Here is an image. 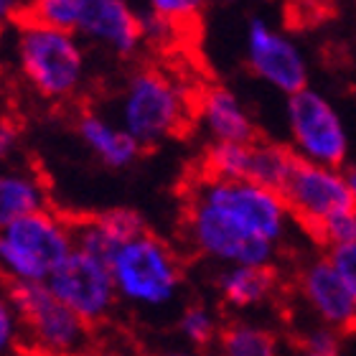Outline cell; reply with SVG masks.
I'll list each match as a JSON object with an SVG mask.
<instances>
[{"instance_id": "6da1fadb", "label": "cell", "mask_w": 356, "mask_h": 356, "mask_svg": "<svg viewBox=\"0 0 356 356\" xmlns=\"http://www.w3.org/2000/svg\"><path fill=\"white\" fill-rule=\"evenodd\" d=\"M74 250V227L38 209L0 227V277L13 282H46L51 270Z\"/></svg>"}, {"instance_id": "7a4b0ae2", "label": "cell", "mask_w": 356, "mask_h": 356, "mask_svg": "<svg viewBox=\"0 0 356 356\" xmlns=\"http://www.w3.org/2000/svg\"><path fill=\"white\" fill-rule=\"evenodd\" d=\"M18 61L31 87L49 99H64L82 84L84 54L76 44L74 31L23 18Z\"/></svg>"}, {"instance_id": "3957f363", "label": "cell", "mask_w": 356, "mask_h": 356, "mask_svg": "<svg viewBox=\"0 0 356 356\" xmlns=\"http://www.w3.org/2000/svg\"><path fill=\"white\" fill-rule=\"evenodd\" d=\"M110 270L118 296L140 308H163L176 298L181 285V267L173 252L148 232L120 245Z\"/></svg>"}, {"instance_id": "277c9868", "label": "cell", "mask_w": 356, "mask_h": 356, "mask_svg": "<svg viewBox=\"0 0 356 356\" xmlns=\"http://www.w3.org/2000/svg\"><path fill=\"white\" fill-rule=\"evenodd\" d=\"M186 232L201 254L227 265H270L273 257V239L252 232L227 209L196 193L186 214Z\"/></svg>"}, {"instance_id": "5b68a950", "label": "cell", "mask_w": 356, "mask_h": 356, "mask_svg": "<svg viewBox=\"0 0 356 356\" xmlns=\"http://www.w3.org/2000/svg\"><path fill=\"white\" fill-rule=\"evenodd\" d=\"M8 298L18 311L23 334L36 349L72 354L87 343L89 323L54 296L46 282H13Z\"/></svg>"}, {"instance_id": "8992f818", "label": "cell", "mask_w": 356, "mask_h": 356, "mask_svg": "<svg viewBox=\"0 0 356 356\" xmlns=\"http://www.w3.org/2000/svg\"><path fill=\"white\" fill-rule=\"evenodd\" d=\"M120 118L122 127L143 148L156 145L184 127L186 99L168 76L156 69H145L127 82Z\"/></svg>"}, {"instance_id": "52a82bcc", "label": "cell", "mask_w": 356, "mask_h": 356, "mask_svg": "<svg viewBox=\"0 0 356 356\" xmlns=\"http://www.w3.org/2000/svg\"><path fill=\"white\" fill-rule=\"evenodd\" d=\"M280 193L288 204L290 216L318 245H323L326 216L343 211V209H356L354 193H351L346 176H339L331 165L316 163L300 153L293 161V168L285 178Z\"/></svg>"}, {"instance_id": "ba28073f", "label": "cell", "mask_w": 356, "mask_h": 356, "mask_svg": "<svg viewBox=\"0 0 356 356\" xmlns=\"http://www.w3.org/2000/svg\"><path fill=\"white\" fill-rule=\"evenodd\" d=\"M46 285L87 323L102 321L120 298L110 265L79 247H74L54 267L46 277Z\"/></svg>"}, {"instance_id": "9c48e42d", "label": "cell", "mask_w": 356, "mask_h": 356, "mask_svg": "<svg viewBox=\"0 0 356 356\" xmlns=\"http://www.w3.org/2000/svg\"><path fill=\"white\" fill-rule=\"evenodd\" d=\"M196 196L227 209L239 222L267 239H280L288 219V204L280 191L267 188L247 178H211L204 176L196 186Z\"/></svg>"}, {"instance_id": "30bf717a", "label": "cell", "mask_w": 356, "mask_h": 356, "mask_svg": "<svg viewBox=\"0 0 356 356\" xmlns=\"http://www.w3.org/2000/svg\"><path fill=\"white\" fill-rule=\"evenodd\" d=\"M290 130L300 156L339 168L346 158V133L334 107L311 89L293 92L288 102Z\"/></svg>"}, {"instance_id": "8fae6325", "label": "cell", "mask_w": 356, "mask_h": 356, "mask_svg": "<svg viewBox=\"0 0 356 356\" xmlns=\"http://www.w3.org/2000/svg\"><path fill=\"white\" fill-rule=\"evenodd\" d=\"M247 56L250 64L262 79L282 89V92H300L308 84V69L303 56L288 38L267 29L265 21H252L247 33Z\"/></svg>"}, {"instance_id": "7c38bea8", "label": "cell", "mask_w": 356, "mask_h": 356, "mask_svg": "<svg viewBox=\"0 0 356 356\" xmlns=\"http://www.w3.org/2000/svg\"><path fill=\"white\" fill-rule=\"evenodd\" d=\"M76 31L120 56H130L143 41L140 15L125 0H84Z\"/></svg>"}, {"instance_id": "4fadbf2b", "label": "cell", "mask_w": 356, "mask_h": 356, "mask_svg": "<svg viewBox=\"0 0 356 356\" xmlns=\"http://www.w3.org/2000/svg\"><path fill=\"white\" fill-rule=\"evenodd\" d=\"M303 293L308 303L316 308L321 318L328 326L339 328L343 334L356 331V296L336 270V265L328 260L313 262L303 273Z\"/></svg>"}, {"instance_id": "5bb4252c", "label": "cell", "mask_w": 356, "mask_h": 356, "mask_svg": "<svg viewBox=\"0 0 356 356\" xmlns=\"http://www.w3.org/2000/svg\"><path fill=\"white\" fill-rule=\"evenodd\" d=\"M199 115L214 140L247 143L254 140V127L242 110V104L229 89L211 87L199 99Z\"/></svg>"}, {"instance_id": "9a60e30c", "label": "cell", "mask_w": 356, "mask_h": 356, "mask_svg": "<svg viewBox=\"0 0 356 356\" xmlns=\"http://www.w3.org/2000/svg\"><path fill=\"white\" fill-rule=\"evenodd\" d=\"M76 127H79L84 145L110 168H127L140 156V143L125 127L112 125L99 115H84Z\"/></svg>"}, {"instance_id": "2e32d148", "label": "cell", "mask_w": 356, "mask_h": 356, "mask_svg": "<svg viewBox=\"0 0 356 356\" xmlns=\"http://www.w3.org/2000/svg\"><path fill=\"white\" fill-rule=\"evenodd\" d=\"M275 285L270 265H229L219 275V293L232 308H250L262 303Z\"/></svg>"}, {"instance_id": "e0dca14e", "label": "cell", "mask_w": 356, "mask_h": 356, "mask_svg": "<svg viewBox=\"0 0 356 356\" xmlns=\"http://www.w3.org/2000/svg\"><path fill=\"white\" fill-rule=\"evenodd\" d=\"M44 199L46 191L36 176L21 171H3L0 173V227L44 209Z\"/></svg>"}, {"instance_id": "ac0fdd59", "label": "cell", "mask_w": 356, "mask_h": 356, "mask_svg": "<svg viewBox=\"0 0 356 356\" xmlns=\"http://www.w3.org/2000/svg\"><path fill=\"white\" fill-rule=\"evenodd\" d=\"M298 153H293L290 148H282V145H275V143L267 140H250V161H247V181H254V184H262L267 188H275L280 191L285 186V178H288L290 168H293V161H296Z\"/></svg>"}, {"instance_id": "d6986e66", "label": "cell", "mask_w": 356, "mask_h": 356, "mask_svg": "<svg viewBox=\"0 0 356 356\" xmlns=\"http://www.w3.org/2000/svg\"><path fill=\"white\" fill-rule=\"evenodd\" d=\"M222 349L229 356H273L275 339L262 328L239 323L222 334Z\"/></svg>"}, {"instance_id": "ffe728a7", "label": "cell", "mask_w": 356, "mask_h": 356, "mask_svg": "<svg viewBox=\"0 0 356 356\" xmlns=\"http://www.w3.org/2000/svg\"><path fill=\"white\" fill-rule=\"evenodd\" d=\"M84 0H33L23 18L46 23L54 29L76 31Z\"/></svg>"}, {"instance_id": "44dd1931", "label": "cell", "mask_w": 356, "mask_h": 356, "mask_svg": "<svg viewBox=\"0 0 356 356\" xmlns=\"http://www.w3.org/2000/svg\"><path fill=\"white\" fill-rule=\"evenodd\" d=\"M95 219L118 245H125L127 239H133L145 232L143 216L135 214L133 209H112V211H104V214L95 216Z\"/></svg>"}, {"instance_id": "7402d4cb", "label": "cell", "mask_w": 356, "mask_h": 356, "mask_svg": "<svg viewBox=\"0 0 356 356\" xmlns=\"http://www.w3.org/2000/svg\"><path fill=\"white\" fill-rule=\"evenodd\" d=\"M181 334L193 346H209L216 336V321L207 308L193 305L181 316Z\"/></svg>"}, {"instance_id": "603a6c76", "label": "cell", "mask_w": 356, "mask_h": 356, "mask_svg": "<svg viewBox=\"0 0 356 356\" xmlns=\"http://www.w3.org/2000/svg\"><path fill=\"white\" fill-rule=\"evenodd\" d=\"M356 242V209H343L326 216L323 222V245L339 247Z\"/></svg>"}, {"instance_id": "cb8c5ba5", "label": "cell", "mask_w": 356, "mask_h": 356, "mask_svg": "<svg viewBox=\"0 0 356 356\" xmlns=\"http://www.w3.org/2000/svg\"><path fill=\"white\" fill-rule=\"evenodd\" d=\"M23 336L21 318L10 298H0V354L10 351Z\"/></svg>"}, {"instance_id": "d4e9b609", "label": "cell", "mask_w": 356, "mask_h": 356, "mask_svg": "<svg viewBox=\"0 0 356 356\" xmlns=\"http://www.w3.org/2000/svg\"><path fill=\"white\" fill-rule=\"evenodd\" d=\"M150 10L165 15L176 23L193 21L201 10V0H150Z\"/></svg>"}, {"instance_id": "484cf974", "label": "cell", "mask_w": 356, "mask_h": 356, "mask_svg": "<svg viewBox=\"0 0 356 356\" xmlns=\"http://www.w3.org/2000/svg\"><path fill=\"white\" fill-rule=\"evenodd\" d=\"M300 346H303L305 354L334 356V354H339V349H341V341H339L336 331H331V328H321V331H313V334L305 336L303 341H300Z\"/></svg>"}, {"instance_id": "4316f807", "label": "cell", "mask_w": 356, "mask_h": 356, "mask_svg": "<svg viewBox=\"0 0 356 356\" xmlns=\"http://www.w3.org/2000/svg\"><path fill=\"white\" fill-rule=\"evenodd\" d=\"M331 262H334L336 270L341 273V277L346 280V285H349L351 293L356 296V242L334 247Z\"/></svg>"}, {"instance_id": "83f0119b", "label": "cell", "mask_w": 356, "mask_h": 356, "mask_svg": "<svg viewBox=\"0 0 356 356\" xmlns=\"http://www.w3.org/2000/svg\"><path fill=\"white\" fill-rule=\"evenodd\" d=\"M15 143H18V130H15V125L10 120L0 115V161H6L13 153Z\"/></svg>"}, {"instance_id": "f1b7e54d", "label": "cell", "mask_w": 356, "mask_h": 356, "mask_svg": "<svg viewBox=\"0 0 356 356\" xmlns=\"http://www.w3.org/2000/svg\"><path fill=\"white\" fill-rule=\"evenodd\" d=\"M15 13H18V3L15 0H0V23L10 21Z\"/></svg>"}, {"instance_id": "f546056e", "label": "cell", "mask_w": 356, "mask_h": 356, "mask_svg": "<svg viewBox=\"0 0 356 356\" xmlns=\"http://www.w3.org/2000/svg\"><path fill=\"white\" fill-rule=\"evenodd\" d=\"M346 181H349L351 193H354V201H356V165H354V168H349V173H346Z\"/></svg>"}, {"instance_id": "4dcf8cb0", "label": "cell", "mask_w": 356, "mask_h": 356, "mask_svg": "<svg viewBox=\"0 0 356 356\" xmlns=\"http://www.w3.org/2000/svg\"><path fill=\"white\" fill-rule=\"evenodd\" d=\"M0 89H3V79H0Z\"/></svg>"}]
</instances>
